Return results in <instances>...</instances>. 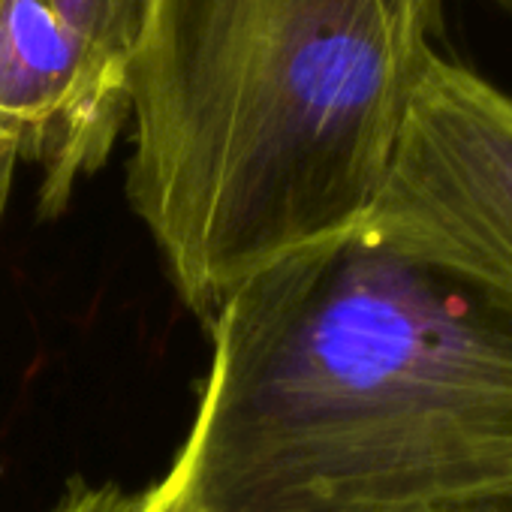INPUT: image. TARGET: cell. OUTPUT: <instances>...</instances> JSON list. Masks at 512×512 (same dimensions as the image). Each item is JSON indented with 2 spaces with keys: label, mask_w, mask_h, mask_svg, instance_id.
I'll list each match as a JSON object with an SVG mask.
<instances>
[{
  "label": "cell",
  "mask_w": 512,
  "mask_h": 512,
  "mask_svg": "<svg viewBox=\"0 0 512 512\" xmlns=\"http://www.w3.org/2000/svg\"><path fill=\"white\" fill-rule=\"evenodd\" d=\"M130 121V67L91 49L46 0H0V217L19 163L55 217Z\"/></svg>",
  "instance_id": "cell-4"
},
{
  "label": "cell",
  "mask_w": 512,
  "mask_h": 512,
  "mask_svg": "<svg viewBox=\"0 0 512 512\" xmlns=\"http://www.w3.org/2000/svg\"><path fill=\"white\" fill-rule=\"evenodd\" d=\"M494 4H500L503 10H509V13H512V0H494Z\"/></svg>",
  "instance_id": "cell-7"
},
{
  "label": "cell",
  "mask_w": 512,
  "mask_h": 512,
  "mask_svg": "<svg viewBox=\"0 0 512 512\" xmlns=\"http://www.w3.org/2000/svg\"><path fill=\"white\" fill-rule=\"evenodd\" d=\"M157 512H512V308L350 232L241 284Z\"/></svg>",
  "instance_id": "cell-1"
},
{
  "label": "cell",
  "mask_w": 512,
  "mask_h": 512,
  "mask_svg": "<svg viewBox=\"0 0 512 512\" xmlns=\"http://www.w3.org/2000/svg\"><path fill=\"white\" fill-rule=\"evenodd\" d=\"M91 49L130 67L154 0H46Z\"/></svg>",
  "instance_id": "cell-5"
},
{
  "label": "cell",
  "mask_w": 512,
  "mask_h": 512,
  "mask_svg": "<svg viewBox=\"0 0 512 512\" xmlns=\"http://www.w3.org/2000/svg\"><path fill=\"white\" fill-rule=\"evenodd\" d=\"M55 512H157L154 491H124L118 485H79L73 488Z\"/></svg>",
  "instance_id": "cell-6"
},
{
  "label": "cell",
  "mask_w": 512,
  "mask_h": 512,
  "mask_svg": "<svg viewBox=\"0 0 512 512\" xmlns=\"http://www.w3.org/2000/svg\"><path fill=\"white\" fill-rule=\"evenodd\" d=\"M356 232L512 308V94L434 58Z\"/></svg>",
  "instance_id": "cell-3"
},
{
  "label": "cell",
  "mask_w": 512,
  "mask_h": 512,
  "mask_svg": "<svg viewBox=\"0 0 512 512\" xmlns=\"http://www.w3.org/2000/svg\"><path fill=\"white\" fill-rule=\"evenodd\" d=\"M443 37L446 0H154L127 199L202 323L365 220Z\"/></svg>",
  "instance_id": "cell-2"
}]
</instances>
